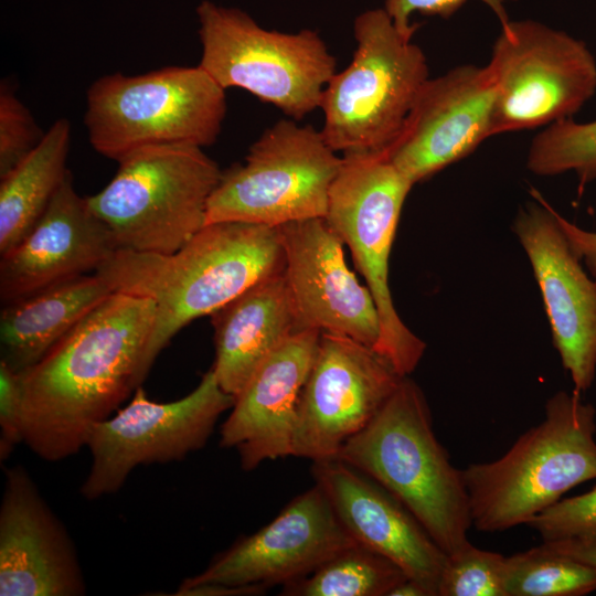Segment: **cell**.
<instances>
[{"instance_id":"6da1fadb","label":"cell","mask_w":596,"mask_h":596,"mask_svg":"<svg viewBox=\"0 0 596 596\" xmlns=\"http://www.w3.org/2000/svg\"><path fill=\"white\" fill-rule=\"evenodd\" d=\"M155 320L151 299L114 291L20 373L23 443L36 456L53 462L78 453L139 386Z\"/></svg>"},{"instance_id":"7a4b0ae2","label":"cell","mask_w":596,"mask_h":596,"mask_svg":"<svg viewBox=\"0 0 596 596\" xmlns=\"http://www.w3.org/2000/svg\"><path fill=\"white\" fill-rule=\"evenodd\" d=\"M285 268L278 227L243 222L205 224L171 254L117 249L96 270L111 287L149 298L156 320L139 385L170 340L257 281Z\"/></svg>"},{"instance_id":"3957f363","label":"cell","mask_w":596,"mask_h":596,"mask_svg":"<svg viewBox=\"0 0 596 596\" xmlns=\"http://www.w3.org/2000/svg\"><path fill=\"white\" fill-rule=\"evenodd\" d=\"M336 459L392 493L447 555L470 543L472 520L462 469L450 462L435 435L427 400L408 375Z\"/></svg>"},{"instance_id":"277c9868","label":"cell","mask_w":596,"mask_h":596,"mask_svg":"<svg viewBox=\"0 0 596 596\" xmlns=\"http://www.w3.org/2000/svg\"><path fill=\"white\" fill-rule=\"evenodd\" d=\"M596 409L581 393L547 398L543 421L500 458L462 469L472 525L502 532L528 524L576 486L596 479Z\"/></svg>"},{"instance_id":"5b68a950","label":"cell","mask_w":596,"mask_h":596,"mask_svg":"<svg viewBox=\"0 0 596 596\" xmlns=\"http://www.w3.org/2000/svg\"><path fill=\"white\" fill-rule=\"evenodd\" d=\"M353 33L351 62L323 91L320 131L341 156L386 155L429 78L426 56L384 8L359 13Z\"/></svg>"},{"instance_id":"8992f818","label":"cell","mask_w":596,"mask_h":596,"mask_svg":"<svg viewBox=\"0 0 596 596\" xmlns=\"http://www.w3.org/2000/svg\"><path fill=\"white\" fill-rule=\"evenodd\" d=\"M226 110L225 89L205 70L173 65L100 76L87 89L84 124L94 150L118 162L143 148L211 146Z\"/></svg>"},{"instance_id":"52a82bcc","label":"cell","mask_w":596,"mask_h":596,"mask_svg":"<svg viewBox=\"0 0 596 596\" xmlns=\"http://www.w3.org/2000/svg\"><path fill=\"white\" fill-rule=\"evenodd\" d=\"M221 175L203 148H143L119 160L108 184L86 200L118 249L171 254L205 225Z\"/></svg>"},{"instance_id":"ba28073f","label":"cell","mask_w":596,"mask_h":596,"mask_svg":"<svg viewBox=\"0 0 596 596\" xmlns=\"http://www.w3.org/2000/svg\"><path fill=\"white\" fill-rule=\"evenodd\" d=\"M195 12L199 65L222 88L245 89L295 120L319 109L337 63L317 31L268 30L246 11L211 0Z\"/></svg>"},{"instance_id":"9c48e42d","label":"cell","mask_w":596,"mask_h":596,"mask_svg":"<svg viewBox=\"0 0 596 596\" xmlns=\"http://www.w3.org/2000/svg\"><path fill=\"white\" fill-rule=\"evenodd\" d=\"M286 118L266 128L243 163L222 171L205 224L243 222L279 227L324 219L339 156L311 125Z\"/></svg>"},{"instance_id":"30bf717a","label":"cell","mask_w":596,"mask_h":596,"mask_svg":"<svg viewBox=\"0 0 596 596\" xmlns=\"http://www.w3.org/2000/svg\"><path fill=\"white\" fill-rule=\"evenodd\" d=\"M412 188L385 155L342 156L324 217L350 248L375 301L381 324L375 351L402 376L416 369L426 350L400 318L389 285L391 249Z\"/></svg>"},{"instance_id":"8fae6325","label":"cell","mask_w":596,"mask_h":596,"mask_svg":"<svg viewBox=\"0 0 596 596\" xmlns=\"http://www.w3.org/2000/svg\"><path fill=\"white\" fill-rule=\"evenodd\" d=\"M487 65L496 91L493 136L571 118L596 92L587 45L530 19L501 24Z\"/></svg>"},{"instance_id":"7c38bea8","label":"cell","mask_w":596,"mask_h":596,"mask_svg":"<svg viewBox=\"0 0 596 596\" xmlns=\"http://www.w3.org/2000/svg\"><path fill=\"white\" fill-rule=\"evenodd\" d=\"M234 401L212 368L191 393L173 402L151 401L139 385L125 407L92 429V465L82 496L95 500L115 493L137 466L182 460L202 449Z\"/></svg>"},{"instance_id":"4fadbf2b","label":"cell","mask_w":596,"mask_h":596,"mask_svg":"<svg viewBox=\"0 0 596 596\" xmlns=\"http://www.w3.org/2000/svg\"><path fill=\"white\" fill-rule=\"evenodd\" d=\"M403 377L375 349L321 331L299 396L291 456L334 459L345 441L373 419Z\"/></svg>"},{"instance_id":"5bb4252c","label":"cell","mask_w":596,"mask_h":596,"mask_svg":"<svg viewBox=\"0 0 596 596\" xmlns=\"http://www.w3.org/2000/svg\"><path fill=\"white\" fill-rule=\"evenodd\" d=\"M531 194L512 231L531 264L562 365L583 393L596 375V281L572 249L558 212L538 191Z\"/></svg>"},{"instance_id":"9a60e30c","label":"cell","mask_w":596,"mask_h":596,"mask_svg":"<svg viewBox=\"0 0 596 596\" xmlns=\"http://www.w3.org/2000/svg\"><path fill=\"white\" fill-rule=\"evenodd\" d=\"M353 544L356 542L315 483L292 499L273 521L237 541L179 587L284 586L311 574Z\"/></svg>"},{"instance_id":"2e32d148","label":"cell","mask_w":596,"mask_h":596,"mask_svg":"<svg viewBox=\"0 0 596 596\" xmlns=\"http://www.w3.org/2000/svg\"><path fill=\"white\" fill-rule=\"evenodd\" d=\"M494 99L488 65L464 64L429 77L385 156L413 185L427 180L493 136Z\"/></svg>"},{"instance_id":"e0dca14e","label":"cell","mask_w":596,"mask_h":596,"mask_svg":"<svg viewBox=\"0 0 596 596\" xmlns=\"http://www.w3.org/2000/svg\"><path fill=\"white\" fill-rule=\"evenodd\" d=\"M278 231L284 274L302 327L343 334L375 349L381 333L375 301L349 269L344 243L326 219L285 224Z\"/></svg>"},{"instance_id":"ac0fdd59","label":"cell","mask_w":596,"mask_h":596,"mask_svg":"<svg viewBox=\"0 0 596 596\" xmlns=\"http://www.w3.org/2000/svg\"><path fill=\"white\" fill-rule=\"evenodd\" d=\"M83 594L84 578L67 532L25 469H6L0 507V595Z\"/></svg>"},{"instance_id":"d6986e66","label":"cell","mask_w":596,"mask_h":596,"mask_svg":"<svg viewBox=\"0 0 596 596\" xmlns=\"http://www.w3.org/2000/svg\"><path fill=\"white\" fill-rule=\"evenodd\" d=\"M117 249L108 227L76 192L70 172L32 230L1 255L0 300L7 305L95 273Z\"/></svg>"},{"instance_id":"ffe728a7","label":"cell","mask_w":596,"mask_h":596,"mask_svg":"<svg viewBox=\"0 0 596 596\" xmlns=\"http://www.w3.org/2000/svg\"><path fill=\"white\" fill-rule=\"evenodd\" d=\"M312 475L356 543L393 561L430 596L438 595L447 554L402 502L375 480L336 458L313 461Z\"/></svg>"},{"instance_id":"44dd1931","label":"cell","mask_w":596,"mask_h":596,"mask_svg":"<svg viewBox=\"0 0 596 596\" xmlns=\"http://www.w3.org/2000/svg\"><path fill=\"white\" fill-rule=\"evenodd\" d=\"M321 331L302 329L279 345L235 397L220 446L236 448L244 470L291 456L299 396Z\"/></svg>"},{"instance_id":"7402d4cb","label":"cell","mask_w":596,"mask_h":596,"mask_svg":"<svg viewBox=\"0 0 596 596\" xmlns=\"http://www.w3.org/2000/svg\"><path fill=\"white\" fill-rule=\"evenodd\" d=\"M210 317L215 344L212 370L234 398L279 345L305 329L284 270L252 285Z\"/></svg>"},{"instance_id":"603a6c76","label":"cell","mask_w":596,"mask_h":596,"mask_svg":"<svg viewBox=\"0 0 596 596\" xmlns=\"http://www.w3.org/2000/svg\"><path fill=\"white\" fill-rule=\"evenodd\" d=\"M111 292L95 272L2 305L0 361L19 373L30 369Z\"/></svg>"},{"instance_id":"cb8c5ba5","label":"cell","mask_w":596,"mask_h":596,"mask_svg":"<svg viewBox=\"0 0 596 596\" xmlns=\"http://www.w3.org/2000/svg\"><path fill=\"white\" fill-rule=\"evenodd\" d=\"M71 143V124L56 119L40 143L0 177V255L32 230L63 184Z\"/></svg>"},{"instance_id":"d4e9b609","label":"cell","mask_w":596,"mask_h":596,"mask_svg":"<svg viewBox=\"0 0 596 596\" xmlns=\"http://www.w3.org/2000/svg\"><path fill=\"white\" fill-rule=\"evenodd\" d=\"M407 575L386 556L359 543L311 574L283 586L285 596H389Z\"/></svg>"},{"instance_id":"484cf974","label":"cell","mask_w":596,"mask_h":596,"mask_svg":"<svg viewBox=\"0 0 596 596\" xmlns=\"http://www.w3.org/2000/svg\"><path fill=\"white\" fill-rule=\"evenodd\" d=\"M596 590V567L544 543L505 556V596H584Z\"/></svg>"},{"instance_id":"4316f807","label":"cell","mask_w":596,"mask_h":596,"mask_svg":"<svg viewBox=\"0 0 596 596\" xmlns=\"http://www.w3.org/2000/svg\"><path fill=\"white\" fill-rule=\"evenodd\" d=\"M526 167L540 177L574 172L581 188L596 180V120L566 118L546 126L530 143Z\"/></svg>"},{"instance_id":"83f0119b","label":"cell","mask_w":596,"mask_h":596,"mask_svg":"<svg viewBox=\"0 0 596 596\" xmlns=\"http://www.w3.org/2000/svg\"><path fill=\"white\" fill-rule=\"evenodd\" d=\"M505 556L471 543L447 555L437 596H505Z\"/></svg>"},{"instance_id":"f1b7e54d","label":"cell","mask_w":596,"mask_h":596,"mask_svg":"<svg viewBox=\"0 0 596 596\" xmlns=\"http://www.w3.org/2000/svg\"><path fill=\"white\" fill-rule=\"evenodd\" d=\"M44 134L13 85H0V177L24 159Z\"/></svg>"},{"instance_id":"f546056e","label":"cell","mask_w":596,"mask_h":596,"mask_svg":"<svg viewBox=\"0 0 596 596\" xmlns=\"http://www.w3.org/2000/svg\"><path fill=\"white\" fill-rule=\"evenodd\" d=\"M543 542L573 538H596V487L558 500L529 523Z\"/></svg>"},{"instance_id":"4dcf8cb0","label":"cell","mask_w":596,"mask_h":596,"mask_svg":"<svg viewBox=\"0 0 596 596\" xmlns=\"http://www.w3.org/2000/svg\"><path fill=\"white\" fill-rule=\"evenodd\" d=\"M467 0H385L384 10L393 20L396 28L405 35H414L417 25L411 23L414 13L449 18L455 14ZM492 13L496 14L500 24L510 19L507 13V4L513 0H480Z\"/></svg>"},{"instance_id":"1f68e13d","label":"cell","mask_w":596,"mask_h":596,"mask_svg":"<svg viewBox=\"0 0 596 596\" xmlns=\"http://www.w3.org/2000/svg\"><path fill=\"white\" fill-rule=\"evenodd\" d=\"M22 383L19 372L0 361V460H7L14 447L23 443Z\"/></svg>"},{"instance_id":"d6a6232c","label":"cell","mask_w":596,"mask_h":596,"mask_svg":"<svg viewBox=\"0 0 596 596\" xmlns=\"http://www.w3.org/2000/svg\"><path fill=\"white\" fill-rule=\"evenodd\" d=\"M558 221L572 249L596 281V232L577 226L560 213Z\"/></svg>"},{"instance_id":"836d02e7","label":"cell","mask_w":596,"mask_h":596,"mask_svg":"<svg viewBox=\"0 0 596 596\" xmlns=\"http://www.w3.org/2000/svg\"><path fill=\"white\" fill-rule=\"evenodd\" d=\"M543 543L561 555L596 567V538H573Z\"/></svg>"},{"instance_id":"e575fe53","label":"cell","mask_w":596,"mask_h":596,"mask_svg":"<svg viewBox=\"0 0 596 596\" xmlns=\"http://www.w3.org/2000/svg\"><path fill=\"white\" fill-rule=\"evenodd\" d=\"M267 588L262 586H227L221 584H203L191 587H179L173 595L179 596H242L259 595Z\"/></svg>"},{"instance_id":"d590c367","label":"cell","mask_w":596,"mask_h":596,"mask_svg":"<svg viewBox=\"0 0 596 596\" xmlns=\"http://www.w3.org/2000/svg\"><path fill=\"white\" fill-rule=\"evenodd\" d=\"M389 596H430L427 589L418 582L406 577L398 583L390 593Z\"/></svg>"}]
</instances>
